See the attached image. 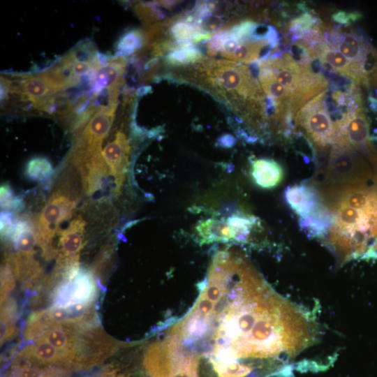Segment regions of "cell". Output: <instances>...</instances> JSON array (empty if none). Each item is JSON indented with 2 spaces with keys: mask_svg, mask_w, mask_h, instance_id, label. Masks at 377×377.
Masks as SVG:
<instances>
[{
  "mask_svg": "<svg viewBox=\"0 0 377 377\" xmlns=\"http://www.w3.org/2000/svg\"><path fill=\"white\" fill-rule=\"evenodd\" d=\"M22 355L24 358L47 364H65L72 361L67 355L43 341H38L36 345L25 348Z\"/></svg>",
  "mask_w": 377,
  "mask_h": 377,
  "instance_id": "cell-16",
  "label": "cell"
},
{
  "mask_svg": "<svg viewBox=\"0 0 377 377\" xmlns=\"http://www.w3.org/2000/svg\"><path fill=\"white\" fill-rule=\"evenodd\" d=\"M146 43L145 34L140 29L126 32L117 44V56L124 57L133 53Z\"/></svg>",
  "mask_w": 377,
  "mask_h": 377,
  "instance_id": "cell-17",
  "label": "cell"
},
{
  "mask_svg": "<svg viewBox=\"0 0 377 377\" xmlns=\"http://www.w3.org/2000/svg\"><path fill=\"white\" fill-rule=\"evenodd\" d=\"M101 377H126L124 375L117 374L115 371H111L104 373Z\"/></svg>",
  "mask_w": 377,
  "mask_h": 377,
  "instance_id": "cell-24",
  "label": "cell"
},
{
  "mask_svg": "<svg viewBox=\"0 0 377 377\" xmlns=\"http://www.w3.org/2000/svg\"><path fill=\"white\" fill-rule=\"evenodd\" d=\"M53 168L50 162L44 157L37 156L29 160L25 168V175L33 181L42 182L46 179Z\"/></svg>",
  "mask_w": 377,
  "mask_h": 377,
  "instance_id": "cell-18",
  "label": "cell"
},
{
  "mask_svg": "<svg viewBox=\"0 0 377 377\" xmlns=\"http://www.w3.org/2000/svg\"><path fill=\"white\" fill-rule=\"evenodd\" d=\"M198 299L171 330L177 345L212 364L289 361L316 340L311 316L275 292L242 256L212 258Z\"/></svg>",
  "mask_w": 377,
  "mask_h": 377,
  "instance_id": "cell-1",
  "label": "cell"
},
{
  "mask_svg": "<svg viewBox=\"0 0 377 377\" xmlns=\"http://www.w3.org/2000/svg\"><path fill=\"white\" fill-rule=\"evenodd\" d=\"M325 178L329 186L367 184L373 172L356 149L341 138L331 147Z\"/></svg>",
  "mask_w": 377,
  "mask_h": 377,
  "instance_id": "cell-5",
  "label": "cell"
},
{
  "mask_svg": "<svg viewBox=\"0 0 377 377\" xmlns=\"http://www.w3.org/2000/svg\"><path fill=\"white\" fill-rule=\"evenodd\" d=\"M290 94L294 112L327 89L328 82L320 73H316L309 64H302L289 53L280 56L276 53L261 61Z\"/></svg>",
  "mask_w": 377,
  "mask_h": 377,
  "instance_id": "cell-4",
  "label": "cell"
},
{
  "mask_svg": "<svg viewBox=\"0 0 377 377\" xmlns=\"http://www.w3.org/2000/svg\"><path fill=\"white\" fill-rule=\"evenodd\" d=\"M251 176L258 186L269 189L277 186L282 182L283 170L272 159L257 158L251 163Z\"/></svg>",
  "mask_w": 377,
  "mask_h": 377,
  "instance_id": "cell-14",
  "label": "cell"
},
{
  "mask_svg": "<svg viewBox=\"0 0 377 377\" xmlns=\"http://www.w3.org/2000/svg\"><path fill=\"white\" fill-rule=\"evenodd\" d=\"M110 174L114 177L113 193L118 195L125 179L130 154V146L125 134L118 131L114 139L107 144L102 151Z\"/></svg>",
  "mask_w": 377,
  "mask_h": 377,
  "instance_id": "cell-12",
  "label": "cell"
},
{
  "mask_svg": "<svg viewBox=\"0 0 377 377\" xmlns=\"http://www.w3.org/2000/svg\"><path fill=\"white\" fill-rule=\"evenodd\" d=\"M362 17L360 13L353 12L347 13L345 11H338L332 16V20L340 24H349L352 21H355Z\"/></svg>",
  "mask_w": 377,
  "mask_h": 377,
  "instance_id": "cell-23",
  "label": "cell"
},
{
  "mask_svg": "<svg viewBox=\"0 0 377 377\" xmlns=\"http://www.w3.org/2000/svg\"><path fill=\"white\" fill-rule=\"evenodd\" d=\"M196 64L191 82L235 109L247 105L263 112L265 93L247 66L214 59H202Z\"/></svg>",
  "mask_w": 377,
  "mask_h": 377,
  "instance_id": "cell-3",
  "label": "cell"
},
{
  "mask_svg": "<svg viewBox=\"0 0 377 377\" xmlns=\"http://www.w3.org/2000/svg\"><path fill=\"white\" fill-rule=\"evenodd\" d=\"M219 377H244L253 370L250 365L240 362H220L212 364Z\"/></svg>",
  "mask_w": 377,
  "mask_h": 377,
  "instance_id": "cell-20",
  "label": "cell"
},
{
  "mask_svg": "<svg viewBox=\"0 0 377 377\" xmlns=\"http://www.w3.org/2000/svg\"><path fill=\"white\" fill-rule=\"evenodd\" d=\"M20 202L15 200L12 190L8 184H3L1 186V206L3 209H14L20 207Z\"/></svg>",
  "mask_w": 377,
  "mask_h": 377,
  "instance_id": "cell-22",
  "label": "cell"
},
{
  "mask_svg": "<svg viewBox=\"0 0 377 377\" xmlns=\"http://www.w3.org/2000/svg\"><path fill=\"white\" fill-rule=\"evenodd\" d=\"M84 227L85 221L81 217H77L59 232L58 266L59 269L64 270V274L78 265Z\"/></svg>",
  "mask_w": 377,
  "mask_h": 377,
  "instance_id": "cell-11",
  "label": "cell"
},
{
  "mask_svg": "<svg viewBox=\"0 0 377 377\" xmlns=\"http://www.w3.org/2000/svg\"><path fill=\"white\" fill-rule=\"evenodd\" d=\"M74 208V200L62 190H57L53 193L38 216L36 221L37 242L47 258L55 255L52 239L59 230L60 224L71 217Z\"/></svg>",
  "mask_w": 377,
  "mask_h": 377,
  "instance_id": "cell-7",
  "label": "cell"
},
{
  "mask_svg": "<svg viewBox=\"0 0 377 377\" xmlns=\"http://www.w3.org/2000/svg\"><path fill=\"white\" fill-rule=\"evenodd\" d=\"M285 198L290 208L300 216V223H318L325 220L327 209L321 194L308 184H296L287 188Z\"/></svg>",
  "mask_w": 377,
  "mask_h": 377,
  "instance_id": "cell-8",
  "label": "cell"
},
{
  "mask_svg": "<svg viewBox=\"0 0 377 377\" xmlns=\"http://www.w3.org/2000/svg\"><path fill=\"white\" fill-rule=\"evenodd\" d=\"M55 372L45 371L32 364L17 366L13 372V377H54Z\"/></svg>",
  "mask_w": 377,
  "mask_h": 377,
  "instance_id": "cell-21",
  "label": "cell"
},
{
  "mask_svg": "<svg viewBox=\"0 0 377 377\" xmlns=\"http://www.w3.org/2000/svg\"><path fill=\"white\" fill-rule=\"evenodd\" d=\"M75 325L57 323L50 326L38 341L49 343L73 360L75 355Z\"/></svg>",
  "mask_w": 377,
  "mask_h": 377,
  "instance_id": "cell-13",
  "label": "cell"
},
{
  "mask_svg": "<svg viewBox=\"0 0 377 377\" xmlns=\"http://www.w3.org/2000/svg\"><path fill=\"white\" fill-rule=\"evenodd\" d=\"M327 89L308 102L295 117V125L301 127L309 140L320 149L332 146L342 138L326 104Z\"/></svg>",
  "mask_w": 377,
  "mask_h": 377,
  "instance_id": "cell-6",
  "label": "cell"
},
{
  "mask_svg": "<svg viewBox=\"0 0 377 377\" xmlns=\"http://www.w3.org/2000/svg\"><path fill=\"white\" fill-rule=\"evenodd\" d=\"M375 250L377 252V241H376V242L375 244Z\"/></svg>",
  "mask_w": 377,
  "mask_h": 377,
  "instance_id": "cell-25",
  "label": "cell"
},
{
  "mask_svg": "<svg viewBox=\"0 0 377 377\" xmlns=\"http://www.w3.org/2000/svg\"><path fill=\"white\" fill-rule=\"evenodd\" d=\"M202 59L201 52L197 48L191 46L170 52L166 57V62L174 66H182L196 63Z\"/></svg>",
  "mask_w": 377,
  "mask_h": 377,
  "instance_id": "cell-19",
  "label": "cell"
},
{
  "mask_svg": "<svg viewBox=\"0 0 377 377\" xmlns=\"http://www.w3.org/2000/svg\"><path fill=\"white\" fill-rule=\"evenodd\" d=\"M117 105L103 106L93 114L82 133L75 137L73 147L84 150L101 149L112 125Z\"/></svg>",
  "mask_w": 377,
  "mask_h": 377,
  "instance_id": "cell-10",
  "label": "cell"
},
{
  "mask_svg": "<svg viewBox=\"0 0 377 377\" xmlns=\"http://www.w3.org/2000/svg\"><path fill=\"white\" fill-rule=\"evenodd\" d=\"M65 277L64 282L59 286L56 293V305L89 304L92 301L96 293V286L90 273L76 266L71 268Z\"/></svg>",
  "mask_w": 377,
  "mask_h": 377,
  "instance_id": "cell-9",
  "label": "cell"
},
{
  "mask_svg": "<svg viewBox=\"0 0 377 377\" xmlns=\"http://www.w3.org/2000/svg\"><path fill=\"white\" fill-rule=\"evenodd\" d=\"M202 243L227 242L236 240L235 233L226 219H207L195 226Z\"/></svg>",
  "mask_w": 377,
  "mask_h": 377,
  "instance_id": "cell-15",
  "label": "cell"
},
{
  "mask_svg": "<svg viewBox=\"0 0 377 377\" xmlns=\"http://www.w3.org/2000/svg\"><path fill=\"white\" fill-rule=\"evenodd\" d=\"M320 194L330 221L324 243L340 263L370 258L377 241V185L329 186Z\"/></svg>",
  "mask_w": 377,
  "mask_h": 377,
  "instance_id": "cell-2",
  "label": "cell"
}]
</instances>
